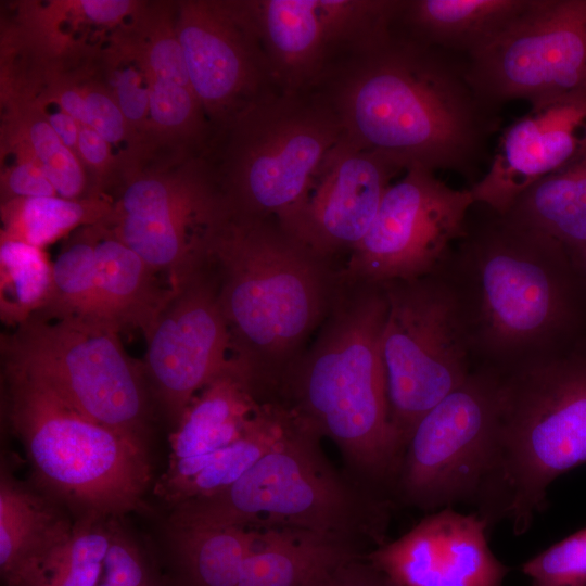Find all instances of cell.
Returning <instances> with one entry per match:
<instances>
[{"instance_id": "14", "label": "cell", "mask_w": 586, "mask_h": 586, "mask_svg": "<svg viewBox=\"0 0 586 586\" xmlns=\"http://www.w3.org/2000/svg\"><path fill=\"white\" fill-rule=\"evenodd\" d=\"M468 76L498 112L514 100L534 106L586 91V0H533L512 28L468 59Z\"/></svg>"}, {"instance_id": "43", "label": "cell", "mask_w": 586, "mask_h": 586, "mask_svg": "<svg viewBox=\"0 0 586 586\" xmlns=\"http://www.w3.org/2000/svg\"><path fill=\"white\" fill-rule=\"evenodd\" d=\"M575 265L577 266L581 275L586 281V249L574 259Z\"/></svg>"}, {"instance_id": "41", "label": "cell", "mask_w": 586, "mask_h": 586, "mask_svg": "<svg viewBox=\"0 0 586 586\" xmlns=\"http://www.w3.org/2000/svg\"><path fill=\"white\" fill-rule=\"evenodd\" d=\"M59 107L72 116L80 126H89V112L85 90L76 87H64L53 95Z\"/></svg>"}, {"instance_id": "29", "label": "cell", "mask_w": 586, "mask_h": 586, "mask_svg": "<svg viewBox=\"0 0 586 586\" xmlns=\"http://www.w3.org/2000/svg\"><path fill=\"white\" fill-rule=\"evenodd\" d=\"M111 208L112 204L99 195L10 200L1 205V235L44 249L72 230L104 221Z\"/></svg>"}, {"instance_id": "19", "label": "cell", "mask_w": 586, "mask_h": 586, "mask_svg": "<svg viewBox=\"0 0 586 586\" xmlns=\"http://www.w3.org/2000/svg\"><path fill=\"white\" fill-rule=\"evenodd\" d=\"M586 145V91L531 106L505 127L474 202L504 216L528 187L570 165Z\"/></svg>"}, {"instance_id": "27", "label": "cell", "mask_w": 586, "mask_h": 586, "mask_svg": "<svg viewBox=\"0 0 586 586\" xmlns=\"http://www.w3.org/2000/svg\"><path fill=\"white\" fill-rule=\"evenodd\" d=\"M259 531L167 519L161 551L173 586H237Z\"/></svg>"}, {"instance_id": "13", "label": "cell", "mask_w": 586, "mask_h": 586, "mask_svg": "<svg viewBox=\"0 0 586 586\" xmlns=\"http://www.w3.org/2000/svg\"><path fill=\"white\" fill-rule=\"evenodd\" d=\"M279 90H316L393 31L400 0H252Z\"/></svg>"}, {"instance_id": "35", "label": "cell", "mask_w": 586, "mask_h": 586, "mask_svg": "<svg viewBox=\"0 0 586 586\" xmlns=\"http://www.w3.org/2000/svg\"><path fill=\"white\" fill-rule=\"evenodd\" d=\"M136 62V61H135ZM127 67L119 71L112 93L130 130L149 120V80L143 69Z\"/></svg>"}, {"instance_id": "17", "label": "cell", "mask_w": 586, "mask_h": 586, "mask_svg": "<svg viewBox=\"0 0 586 586\" xmlns=\"http://www.w3.org/2000/svg\"><path fill=\"white\" fill-rule=\"evenodd\" d=\"M149 390L173 430L186 409L230 365V334L204 266L173 289L144 336Z\"/></svg>"}, {"instance_id": "32", "label": "cell", "mask_w": 586, "mask_h": 586, "mask_svg": "<svg viewBox=\"0 0 586 586\" xmlns=\"http://www.w3.org/2000/svg\"><path fill=\"white\" fill-rule=\"evenodd\" d=\"M203 117L192 89L168 80H149V123L154 130L191 138L202 129Z\"/></svg>"}, {"instance_id": "2", "label": "cell", "mask_w": 586, "mask_h": 586, "mask_svg": "<svg viewBox=\"0 0 586 586\" xmlns=\"http://www.w3.org/2000/svg\"><path fill=\"white\" fill-rule=\"evenodd\" d=\"M458 297L474 368L501 374L586 337V281L552 238L474 203L441 269Z\"/></svg>"}, {"instance_id": "12", "label": "cell", "mask_w": 586, "mask_h": 586, "mask_svg": "<svg viewBox=\"0 0 586 586\" xmlns=\"http://www.w3.org/2000/svg\"><path fill=\"white\" fill-rule=\"evenodd\" d=\"M474 203L469 188L408 168L387 188L370 229L348 253L343 282L384 284L440 271L464 235Z\"/></svg>"}, {"instance_id": "36", "label": "cell", "mask_w": 586, "mask_h": 586, "mask_svg": "<svg viewBox=\"0 0 586 586\" xmlns=\"http://www.w3.org/2000/svg\"><path fill=\"white\" fill-rule=\"evenodd\" d=\"M2 203L15 199L58 196L40 165L31 157L20 155L16 164L1 179Z\"/></svg>"}, {"instance_id": "33", "label": "cell", "mask_w": 586, "mask_h": 586, "mask_svg": "<svg viewBox=\"0 0 586 586\" xmlns=\"http://www.w3.org/2000/svg\"><path fill=\"white\" fill-rule=\"evenodd\" d=\"M522 572L533 586H586V527L527 560Z\"/></svg>"}, {"instance_id": "34", "label": "cell", "mask_w": 586, "mask_h": 586, "mask_svg": "<svg viewBox=\"0 0 586 586\" xmlns=\"http://www.w3.org/2000/svg\"><path fill=\"white\" fill-rule=\"evenodd\" d=\"M132 54L149 80H168L192 89L176 23L161 21L152 25Z\"/></svg>"}, {"instance_id": "30", "label": "cell", "mask_w": 586, "mask_h": 586, "mask_svg": "<svg viewBox=\"0 0 586 586\" xmlns=\"http://www.w3.org/2000/svg\"><path fill=\"white\" fill-rule=\"evenodd\" d=\"M52 290L53 263L44 249L1 235V320L18 327L46 307Z\"/></svg>"}, {"instance_id": "9", "label": "cell", "mask_w": 586, "mask_h": 586, "mask_svg": "<svg viewBox=\"0 0 586 586\" xmlns=\"http://www.w3.org/2000/svg\"><path fill=\"white\" fill-rule=\"evenodd\" d=\"M120 330L98 318L33 316L2 336L3 366L40 381L86 418L150 448L152 396Z\"/></svg>"}, {"instance_id": "42", "label": "cell", "mask_w": 586, "mask_h": 586, "mask_svg": "<svg viewBox=\"0 0 586 586\" xmlns=\"http://www.w3.org/2000/svg\"><path fill=\"white\" fill-rule=\"evenodd\" d=\"M44 116L63 144L77 155L78 137L81 127L79 123L61 109L44 114Z\"/></svg>"}, {"instance_id": "16", "label": "cell", "mask_w": 586, "mask_h": 586, "mask_svg": "<svg viewBox=\"0 0 586 586\" xmlns=\"http://www.w3.org/2000/svg\"><path fill=\"white\" fill-rule=\"evenodd\" d=\"M176 31L189 80L204 113L226 126L262 97L279 90L252 1H187Z\"/></svg>"}, {"instance_id": "7", "label": "cell", "mask_w": 586, "mask_h": 586, "mask_svg": "<svg viewBox=\"0 0 586 586\" xmlns=\"http://www.w3.org/2000/svg\"><path fill=\"white\" fill-rule=\"evenodd\" d=\"M4 413L30 482L74 518L146 512L150 448L74 409L40 381L4 366Z\"/></svg>"}, {"instance_id": "15", "label": "cell", "mask_w": 586, "mask_h": 586, "mask_svg": "<svg viewBox=\"0 0 586 586\" xmlns=\"http://www.w3.org/2000/svg\"><path fill=\"white\" fill-rule=\"evenodd\" d=\"M229 212L221 187L192 168L132 178L103 222L175 289L204 265Z\"/></svg>"}, {"instance_id": "31", "label": "cell", "mask_w": 586, "mask_h": 586, "mask_svg": "<svg viewBox=\"0 0 586 586\" xmlns=\"http://www.w3.org/2000/svg\"><path fill=\"white\" fill-rule=\"evenodd\" d=\"M98 227L99 222L82 227L62 247L53 263L50 301L34 316L49 320L69 317L102 319L97 284Z\"/></svg>"}, {"instance_id": "20", "label": "cell", "mask_w": 586, "mask_h": 586, "mask_svg": "<svg viewBox=\"0 0 586 586\" xmlns=\"http://www.w3.org/2000/svg\"><path fill=\"white\" fill-rule=\"evenodd\" d=\"M487 522L451 508L366 552L395 586H502L509 569L488 546Z\"/></svg>"}, {"instance_id": "5", "label": "cell", "mask_w": 586, "mask_h": 586, "mask_svg": "<svg viewBox=\"0 0 586 586\" xmlns=\"http://www.w3.org/2000/svg\"><path fill=\"white\" fill-rule=\"evenodd\" d=\"M586 462V337L501 374L498 428L475 501L525 533L550 484Z\"/></svg>"}, {"instance_id": "18", "label": "cell", "mask_w": 586, "mask_h": 586, "mask_svg": "<svg viewBox=\"0 0 586 586\" xmlns=\"http://www.w3.org/2000/svg\"><path fill=\"white\" fill-rule=\"evenodd\" d=\"M403 170L343 136L318 169L292 235L331 260L349 253L370 229L387 188Z\"/></svg>"}, {"instance_id": "23", "label": "cell", "mask_w": 586, "mask_h": 586, "mask_svg": "<svg viewBox=\"0 0 586 586\" xmlns=\"http://www.w3.org/2000/svg\"><path fill=\"white\" fill-rule=\"evenodd\" d=\"M74 518L31 482L18 480L2 458L0 469V576L8 581L71 537Z\"/></svg>"}, {"instance_id": "26", "label": "cell", "mask_w": 586, "mask_h": 586, "mask_svg": "<svg viewBox=\"0 0 586 586\" xmlns=\"http://www.w3.org/2000/svg\"><path fill=\"white\" fill-rule=\"evenodd\" d=\"M365 552L354 542L313 531L260 530L237 586H307L327 570Z\"/></svg>"}, {"instance_id": "24", "label": "cell", "mask_w": 586, "mask_h": 586, "mask_svg": "<svg viewBox=\"0 0 586 586\" xmlns=\"http://www.w3.org/2000/svg\"><path fill=\"white\" fill-rule=\"evenodd\" d=\"M100 315L120 331L145 336L167 304L173 289L161 286L154 271L101 221L95 243Z\"/></svg>"}, {"instance_id": "10", "label": "cell", "mask_w": 586, "mask_h": 586, "mask_svg": "<svg viewBox=\"0 0 586 586\" xmlns=\"http://www.w3.org/2000/svg\"><path fill=\"white\" fill-rule=\"evenodd\" d=\"M381 285L387 301L381 354L390 415L405 449L419 420L474 365L458 297L441 270Z\"/></svg>"}, {"instance_id": "11", "label": "cell", "mask_w": 586, "mask_h": 586, "mask_svg": "<svg viewBox=\"0 0 586 586\" xmlns=\"http://www.w3.org/2000/svg\"><path fill=\"white\" fill-rule=\"evenodd\" d=\"M501 373L474 368L415 426L393 496L422 509L474 502L486 476L498 428Z\"/></svg>"}, {"instance_id": "1", "label": "cell", "mask_w": 586, "mask_h": 586, "mask_svg": "<svg viewBox=\"0 0 586 586\" xmlns=\"http://www.w3.org/2000/svg\"><path fill=\"white\" fill-rule=\"evenodd\" d=\"M343 136L404 170L422 167L480 179L500 112L486 105L468 76V59L397 29L317 88Z\"/></svg>"}, {"instance_id": "40", "label": "cell", "mask_w": 586, "mask_h": 586, "mask_svg": "<svg viewBox=\"0 0 586 586\" xmlns=\"http://www.w3.org/2000/svg\"><path fill=\"white\" fill-rule=\"evenodd\" d=\"M78 7L82 15L90 22L101 25H112L135 10L136 3L116 0H87L80 1Z\"/></svg>"}, {"instance_id": "39", "label": "cell", "mask_w": 586, "mask_h": 586, "mask_svg": "<svg viewBox=\"0 0 586 586\" xmlns=\"http://www.w3.org/2000/svg\"><path fill=\"white\" fill-rule=\"evenodd\" d=\"M110 146L111 144L91 127H80L77 155L81 163L99 175L104 173L112 163Z\"/></svg>"}, {"instance_id": "22", "label": "cell", "mask_w": 586, "mask_h": 586, "mask_svg": "<svg viewBox=\"0 0 586 586\" xmlns=\"http://www.w3.org/2000/svg\"><path fill=\"white\" fill-rule=\"evenodd\" d=\"M533 0H400L394 28L470 59L504 36Z\"/></svg>"}, {"instance_id": "25", "label": "cell", "mask_w": 586, "mask_h": 586, "mask_svg": "<svg viewBox=\"0 0 586 586\" xmlns=\"http://www.w3.org/2000/svg\"><path fill=\"white\" fill-rule=\"evenodd\" d=\"M259 402L243 373L230 365L192 399L173 430L168 463L207 456L244 433Z\"/></svg>"}, {"instance_id": "3", "label": "cell", "mask_w": 586, "mask_h": 586, "mask_svg": "<svg viewBox=\"0 0 586 586\" xmlns=\"http://www.w3.org/2000/svg\"><path fill=\"white\" fill-rule=\"evenodd\" d=\"M203 266L216 285L231 361L258 402L273 398L334 305L342 270L277 221L231 211Z\"/></svg>"}, {"instance_id": "6", "label": "cell", "mask_w": 586, "mask_h": 586, "mask_svg": "<svg viewBox=\"0 0 586 586\" xmlns=\"http://www.w3.org/2000/svg\"><path fill=\"white\" fill-rule=\"evenodd\" d=\"M320 440L294 410L281 438L238 481L176 505L168 520L259 531L301 528L372 549L384 544L391 498L336 471Z\"/></svg>"}, {"instance_id": "37", "label": "cell", "mask_w": 586, "mask_h": 586, "mask_svg": "<svg viewBox=\"0 0 586 586\" xmlns=\"http://www.w3.org/2000/svg\"><path fill=\"white\" fill-rule=\"evenodd\" d=\"M86 102L89 112V126L111 145L126 140L130 131L128 123L112 93L101 88H87Z\"/></svg>"}, {"instance_id": "38", "label": "cell", "mask_w": 586, "mask_h": 586, "mask_svg": "<svg viewBox=\"0 0 586 586\" xmlns=\"http://www.w3.org/2000/svg\"><path fill=\"white\" fill-rule=\"evenodd\" d=\"M365 555L334 565L307 586H395Z\"/></svg>"}, {"instance_id": "8", "label": "cell", "mask_w": 586, "mask_h": 586, "mask_svg": "<svg viewBox=\"0 0 586 586\" xmlns=\"http://www.w3.org/2000/svg\"><path fill=\"white\" fill-rule=\"evenodd\" d=\"M226 126L221 190L230 211L272 219L292 234L318 169L343 138L335 111L318 90H277Z\"/></svg>"}, {"instance_id": "4", "label": "cell", "mask_w": 586, "mask_h": 586, "mask_svg": "<svg viewBox=\"0 0 586 586\" xmlns=\"http://www.w3.org/2000/svg\"><path fill=\"white\" fill-rule=\"evenodd\" d=\"M386 313L381 284L343 282L319 335L273 399L332 440L358 481L391 497L404 449L391 420L381 354Z\"/></svg>"}, {"instance_id": "28", "label": "cell", "mask_w": 586, "mask_h": 586, "mask_svg": "<svg viewBox=\"0 0 586 586\" xmlns=\"http://www.w3.org/2000/svg\"><path fill=\"white\" fill-rule=\"evenodd\" d=\"M504 216L577 257L586 249V145L570 165L528 187Z\"/></svg>"}, {"instance_id": "21", "label": "cell", "mask_w": 586, "mask_h": 586, "mask_svg": "<svg viewBox=\"0 0 586 586\" xmlns=\"http://www.w3.org/2000/svg\"><path fill=\"white\" fill-rule=\"evenodd\" d=\"M293 415L279 399L259 403L241 437L207 456L168 463L153 493L170 509L227 488L273 447Z\"/></svg>"}]
</instances>
